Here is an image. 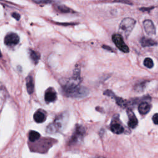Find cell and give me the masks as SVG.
Here are the masks:
<instances>
[{
    "label": "cell",
    "instance_id": "6da1fadb",
    "mask_svg": "<svg viewBox=\"0 0 158 158\" xmlns=\"http://www.w3.org/2000/svg\"><path fill=\"white\" fill-rule=\"evenodd\" d=\"M79 70H75L73 78L70 79L63 86V90L65 94L69 97L81 98L88 94V90L83 86H80V81Z\"/></svg>",
    "mask_w": 158,
    "mask_h": 158
},
{
    "label": "cell",
    "instance_id": "7a4b0ae2",
    "mask_svg": "<svg viewBox=\"0 0 158 158\" xmlns=\"http://www.w3.org/2000/svg\"><path fill=\"white\" fill-rule=\"evenodd\" d=\"M135 24L136 21L135 19L130 17L125 18L120 23L119 31L125 37H127L131 32Z\"/></svg>",
    "mask_w": 158,
    "mask_h": 158
},
{
    "label": "cell",
    "instance_id": "3957f363",
    "mask_svg": "<svg viewBox=\"0 0 158 158\" xmlns=\"http://www.w3.org/2000/svg\"><path fill=\"white\" fill-rule=\"evenodd\" d=\"M112 41L116 45V46L123 52H128L129 48L125 43L122 36L119 34H114L112 36Z\"/></svg>",
    "mask_w": 158,
    "mask_h": 158
},
{
    "label": "cell",
    "instance_id": "277c9868",
    "mask_svg": "<svg viewBox=\"0 0 158 158\" xmlns=\"http://www.w3.org/2000/svg\"><path fill=\"white\" fill-rule=\"evenodd\" d=\"M19 42V36L13 32L7 33L4 38V43L8 46H14L17 44Z\"/></svg>",
    "mask_w": 158,
    "mask_h": 158
},
{
    "label": "cell",
    "instance_id": "5b68a950",
    "mask_svg": "<svg viewBox=\"0 0 158 158\" xmlns=\"http://www.w3.org/2000/svg\"><path fill=\"white\" fill-rule=\"evenodd\" d=\"M110 130L115 134H121L123 132L124 128L118 120V118H114L110 127Z\"/></svg>",
    "mask_w": 158,
    "mask_h": 158
},
{
    "label": "cell",
    "instance_id": "8992f818",
    "mask_svg": "<svg viewBox=\"0 0 158 158\" xmlns=\"http://www.w3.org/2000/svg\"><path fill=\"white\" fill-rule=\"evenodd\" d=\"M85 131L84 128L81 125H77L76 127L75 132L72 135L71 141L72 143H76L81 141L85 135Z\"/></svg>",
    "mask_w": 158,
    "mask_h": 158
},
{
    "label": "cell",
    "instance_id": "52a82bcc",
    "mask_svg": "<svg viewBox=\"0 0 158 158\" xmlns=\"http://www.w3.org/2000/svg\"><path fill=\"white\" fill-rule=\"evenodd\" d=\"M143 27L148 35H154L156 34V28L153 22L151 20H145L143 22Z\"/></svg>",
    "mask_w": 158,
    "mask_h": 158
},
{
    "label": "cell",
    "instance_id": "ba28073f",
    "mask_svg": "<svg viewBox=\"0 0 158 158\" xmlns=\"http://www.w3.org/2000/svg\"><path fill=\"white\" fill-rule=\"evenodd\" d=\"M57 98V94L53 88H48L44 94V99L47 102L54 101Z\"/></svg>",
    "mask_w": 158,
    "mask_h": 158
},
{
    "label": "cell",
    "instance_id": "9c48e42d",
    "mask_svg": "<svg viewBox=\"0 0 158 158\" xmlns=\"http://www.w3.org/2000/svg\"><path fill=\"white\" fill-rule=\"evenodd\" d=\"M127 112L128 115V125L131 128H135L138 125V120L132 111L128 110Z\"/></svg>",
    "mask_w": 158,
    "mask_h": 158
},
{
    "label": "cell",
    "instance_id": "30bf717a",
    "mask_svg": "<svg viewBox=\"0 0 158 158\" xmlns=\"http://www.w3.org/2000/svg\"><path fill=\"white\" fill-rule=\"evenodd\" d=\"M150 109H151L150 104L146 101L142 102L139 104L138 111L142 115H144V114H146L147 113H148L149 112Z\"/></svg>",
    "mask_w": 158,
    "mask_h": 158
},
{
    "label": "cell",
    "instance_id": "8fae6325",
    "mask_svg": "<svg viewBox=\"0 0 158 158\" xmlns=\"http://www.w3.org/2000/svg\"><path fill=\"white\" fill-rule=\"evenodd\" d=\"M46 117L45 113L43 111H42L41 110H37L35 113V114L33 115L34 120L37 123H42V122H43L44 121H45Z\"/></svg>",
    "mask_w": 158,
    "mask_h": 158
},
{
    "label": "cell",
    "instance_id": "7c38bea8",
    "mask_svg": "<svg viewBox=\"0 0 158 158\" xmlns=\"http://www.w3.org/2000/svg\"><path fill=\"white\" fill-rule=\"evenodd\" d=\"M141 43L143 46H153L157 45V42L151 38L146 37H143L141 39Z\"/></svg>",
    "mask_w": 158,
    "mask_h": 158
},
{
    "label": "cell",
    "instance_id": "4fadbf2b",
    "mask_svg": "<svg viewBox=\"0 0 158 158\" xmlns=\"http://www.w3.org/2000/svg\"><path fill=\"white\" fill-rule=\"evenodd\" d=\"M26 86H27V89L28 93L29 94H31L34 90V84H33V78L31 76H29L27 78Z\"/></svg>",
    "mask_w": 158,
    "mask_h": 158
},
{
    "label": "cell",
    "instance_id": "5bb4252c",
    "mask_svg": "<svg viewBox=\"0 0 158 158\" xmlns=\"http://www.w3.org/2000/svg\"><path fill=\"white\" fill-rule=\"evenodd\" d=\"M40 137V135L38 132L36 131H30L29 133V140L31 142H34L38 139Z\"/></svg>",
    "mask_w": 158,
    "mask_h": 158
},
{
    "label": "cell",
    "instance_id": "9a60e30c",
    "mask_svg": "<svg viewBox=\"0 0 158 158\" xmlns=\"http://www.w3.org/2000/svg\"><path fill=\"white\" fill-rule=\"evenodd\" d=\"M57 9L59 10L61 12L63 13H69V12H72V10L68 7L64 6V5H59L57 6Z\"/></svg>",
    "mask_w": 158,
    "mask_h": 158
},
{
    "label": "cell",
    "instance_id": "2e32d148",
    "mask_svg": "<svg viewBox=\"0 0 158 158\" xmlns=\"http://www.w3.org/2000/svg\"><path fill=\"white\" fill-rule=\"evenodd\" d=\"M30 56L31 59L35 62H37L38 61V60L40 59V54L38 52H36V51H32V50H30Z\"/></svg>",
    "mask_w": 158,
    "mask_h": 158
},
{
    "label": "cell",
    "instance_id": "e0dca14e",
    "mask_svg": "<svg viewBox=\"0 0 158 158\" xmlns=\"http://www.w3.org/2000/svg\"><path fill=\"white\" fill-rule=\"evenodd\" d=\"M144 66H146V67L149 68V69H151L154 66V62L153 60H152L151 58L149 57H147L144 60Z\"/></svg>",
    "mask_w": 158,
    "mask_h": 158
},
{
    "label": "cell",
    "instance_id": "ac0fdd59",
    "mask_svg": "<svg viewBox=\"0 0 158 158\" xmlns=\"http://www.w3.org/2000/svg\"><path fill=\"white\" fill-rule=\"evenodd\" d=\"M152 121L154 122V123L158 125V113L155 114L153 116H152Z\"/></svg>",
    "mask_w": 158,
    "mask_h": 158
},
{
    "label": "cell",
    "instance_id": "d6986e66",
    "mask_svg": "<svg viewBox=\"0 0 158 158\" xmlns=\"http://www.w3.org/2000/svg\"><path fill=\"white\" fill-rule=\"evenodd\" d=\"M12 16L14 17V18H15L17 20L19 19V18H20V15L19 14H17V13H13L12 14Z\"/></svg>",
    "mask_w": 158,
    "mask_h": 158
},
{
    "label": "cell",
    "instance_id": "ffe728a7",
    "mask_svg": "<svg viewBox=\"0 0 158 158\" xmlns=\"http://www.w3.org/2000/svg\"><path fill=\"white\" fill-rule=\"evenodd\" d=\"M98 158H104V157H98Z\"/></svg>",
    "mask_w": 158,
    "mask_h": 158
},
{
    "label": "cell",
    "instance_id": "44dd1931",
    "mask_svg": "<svg viewBox=\"0 0 158 158\" xmlns=\"http://www.w3.org/2000/svg\"><path fill=\"white\" fill-rule=\"evenodd\" d=\"M1 56V52H0V56Z\"/></svg>",
    "mask_w": 158,
    "mask_h": 158
}]
</instances>
